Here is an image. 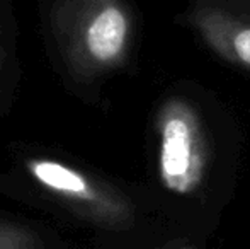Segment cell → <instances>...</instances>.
Returning <instances> with one entry per match:
<instances>
[{
    "mask_svg": "<svg viewBox=\"0 0 250 249\" xmlns=\"http://www.w3.org/2000/svg\"><path fill=\"white\" fill-rule=\"evenodd\" d=\"M51 33L68 70L90 79L123 62L129 17L121 0H53Z\"/></svg>",
    "mask_w": 250,
    "mask_h": 249,
    "instance_id": "cell-1",
    "label": "cell"
},
{
    "mask_svg": "<svg viewBox=\"0 0 250 249\" xmlns=\"http://www.w3.org/2000/svg\"><path fill=\"white\" fill-rule=\"evenodd\" d=\"M27 173L41 188L65 202L80 217L105 227H125L129 206L121 195L92 176L46 157L26 160Z\"/></svg>",
    "mask_w": 250,
    "mask_h": 249,
    "instance_id": "cell-2",
    "label": "cell"
},
{
    "mask_svg": "<svg viewBox=\"0 0 250 249\" xmlns=\"http://www.w3.org/2000/svg\"><path fill=\"white\" fill-rule=\"evenodd\" d=\"M160 176L170 191H192L203 176L204 150L199 125L191 110L170 103L160 120Z\"/></svg>",
    "mask_w": 250,
    "mask_h": 249,
    "instance_id": "cell-3",
    "label": "cell"
},
{
    "mask_svg": "<svg viewBox=\"0 0 250 249\" xmlns=\"http://www.w3.org/2000/svg\"><path fill=\"white\" fill-rule=\"evenodd\" d=\"M0 249H44V244L33 229L0 219Z\"/></svg>",
    "mask_w": 250,
    "mask_h": 249,
    "instance_id": "cell-4",
    "label": "cell"
},
{
    "mask_svg": "<svg viewBox=\"0 0 250 249\" xmlns=\"http://www.w3.org/2000/svg\"><path fill=\"white\" fill-rule=\"evenodd\" d=\"M233 48L237 57L240 58L245 65L250 67V27L240 31L233 40Z\"/></svg>",
    "mask_w": 250,
    "mask_h": 249,
    "instance_id": "cell-5",
    "label": "cell"
}]
</instances>
